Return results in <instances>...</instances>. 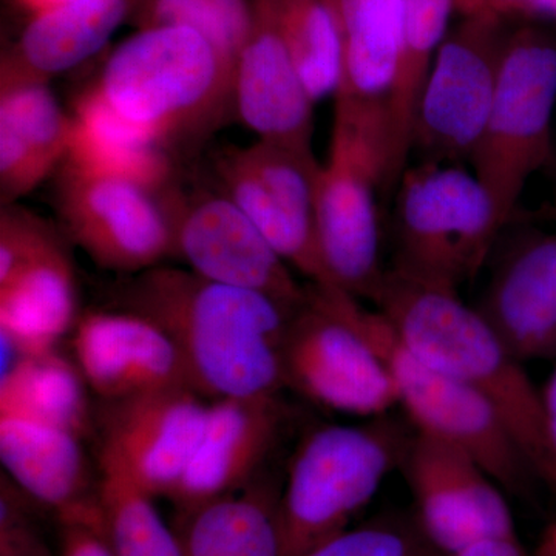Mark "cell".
I'll return each mask as SVG.
<instances>
[{"label": "cell", "instance_id": "obj_4", "mask_svg": "<svg viewBox=\"0 0 556 556\" xmlns=\"http://www.w3.org/2000/svg\"><path fill=\"white\" fill-rule=\"evenodd\" d=\"M383 417L317 427L302 439L278 495L285 556L303 555L346 530L402 466L412 437Z\"/></svg>", "mask_w": 556, "mask_h": 556}, {"label": "cell", "instance_id": "obj_16", "mask_svg": "<svg viewBox=\"0 0 556 556\" xmlns=\"http://www.w3.org/2000/svg\"><path fill=\"white\" fill-rule=\"evenodd\" d=\"M251 9L233 73V110L257 139L313 150L316 102L281 35L277 0H251Z\"/></svg>", "mask_w": 556, "mask_h": 556}, {"label": "cell", "instance_id": "obj_12", "mask_svg": "<svg viewBox=\"0 0 556 556\" xmlns=\"http://www.w3.org/2000/svg\"><path fill=\"white\" fill-rule=\"evenodd\" d=\"M56 208L65 233L101 268L134 276L172 257L161 193L130 179L80 169L64 161Z\"/></svg>", "mask_w": 556, "mask_h": 556}, {"label": "cell", "instance_id": "obj_3", "mask_svg": "<svg viewBox=\"0 0 556 556\" xmlns=\"http://www.w3.org/2000/svg\"><path fill=\"white\" fill-rule=\"evenodd\" d=\"M90 90L170 152L214 130L233 110L232 72L188 27L139 28L112 51Z\"/></svg>", "mask_w": 556, "mask_h": 556}, {"label": "cell", "instance_id": "obj_35", "mask_svg": "<svg viewBox=\"0 0 556 556\" xmlns=\"http://www.w3.org/2000/svg\"><path fill=\"white\" fill-rule=\"evenodd\" d=\"M61 526V556H115L110 548L101 518L80 519Z\"/></svg>", "mask_w": 556, "mask_h": 556}, {"label": "cell", "instance_id": "obj_17", "mask_svg": "<svg viewBox=\"0 0 556 556\" xmlns=\"http://www.w3.org/2000/svg\"><path fill=\"white\" fill-rule=\"evenodd\" d=\"M477 309L522 365L556 361V232L506 244Z\"/></svg>", "mask_w": 556, "mask_h": 556}, {"label": "cell", "instance_id": "obj_9", "mask_svg": "<svg viewBox=\"0 0 556 556\" xmlns=\"http://www.w3.org/2000/svg\"><path fill=\"white\" fill-rule=\"evenodd\" d=\"M490 11L460 14L428 75L413 127L420 161L470 164L484 134L510 25Z\"/></svg>", "mask_w": 556, "mask_h": 556}, {"label": "cell", "instance_id": "obj_22", "mask_svg": "<svg viewBox=\"0 0 556 556\" xmlns=\"http://www.w3.org/2000/svg\"><path fill=\"white\" fill-rule=\"evenodd\" d=\"M339 16L343 68L334 109L375 124L387 135L401 46V0H342Z\"/></svg>", "mask_w": 556, "mask_h": 556}, {"label": "cell", "instance_id": "obj_38", "mask_svg": "<svg viewBox=\"0 0 556 556\" xmlns=\"http://www.w3.org/2000/svg\"><path fill=\"white\" fill-rule=\"evenodd\" d=\"M444 556H529L515 533L490 535L471 541L466 546L442 554Z\"/></svg>", "mask_w": 556, "mask_h": 556}, {"label": "cell", "instance_id": "obj_10", "mask_svg": "<svg viewBox=\"0 0 556 556\" xmlns=\"http://www.w3.org/2000/svg\"><path fill=\"white\" fill-rule=\"evenodd\" d=\"M281 358L287 387L331 412L376 419L399 405L386 362L325 287L308 283V298L289 321Z\"/></svg>", "mask_w": 556, "mask_h": 556}, {"label": "cell", "instance_id": "obj_41", "mask_svg": "<svg viewBox=\"0 0 556 556\" xmlns=\"http://www.w3.org/2000/svg\"><path fill=\"white\" fill-rule=\"evenodd\" d=\"M540 17H547V20L554 22L556 36V0H540L538 2V20Z\"/></svg>", "mask_w": 556, "mask_h": 556}, {"label": "cell", "instance_id": "obj_24", "mask_svg": "<svg viewBox=\"0 0 556 556\" xmlns=\"http://www.w3.org/2000/svg\"><path fill=\"white\" fill-rule=\"evenodd\" d=\"M177 508L182 556H285L278 495L268 486L252 482Z\"/></svg>", "mask_w": 556, "mask_h": 556}, {"label": "cell", "instance_id": "obj_18", "mask_svg": "<svg viewBox=\"0 0 556 556\" xmlns=\"http://www.w3.org/2000/svg\"><path fill=\"white\" fill-rule=\"evenodd\" d=\"M278 396L208 401L206 426L185 477L169 497L185 507L254 482L280 433Z\"/></svg>", "mask_w": 556, "mask_h": 556}, {"label": "cell", "instance_id": "obj_42", "mask_svg": "<svg viewBox=\"0 0 556 556\" xmlns=\"http://www.w3.org/2000/svg\"><path fill=\"white\" fill-rule=\"evenodd\" d=\"M340 2H342V0H331L332 5H334L336 9H338V11H339Z\"/></svg>", "mask_w": 556, "mask_h": 556}, {"label": "cell", "instance_id": "obj_36", "mask_svg": "<svg viewBox=\"0 0 556 556\" xmlns=\"http://www.w3.org/2000/svg\"><path fill=\"white\" fill-rule=\"evenodd\" d=\"M543 409L544 442H546V473L543 481L556 492V367L540 388Z\"/></svg>", "mask_w": 556, "mask_h": 556}, {"label": "cell", "instance_id": "obj_5", "mask_svg": "<svg viewBox=\"0 0 556 556\" xmlns=\"http://www.w3.org/2000/svg\"><path fill=\"white\" fill-rule=\"evenodd\" d=\"M396 257L404 276L459 289L484 268L506 226L475 172L420 161L394 189Z\"/></svg>", "mask_w": 556, "mask_h": 556}, {"label": "cell", "instance_id": "obj_33", "mask_svg": "<svg viewBox=\"0 0 556 556\" xmlns=\"http://www.w3.org/2000/svg\"><path fill=\"white\" fill-rule=\"evenodd\" d=\"M56 229L27 208L10 204L0 211V281L60 243Z\"/></svg>", "mask_w": 556, "mask_h": 556}, {"label": "cell", "instance_id": "obj_23", "mask_svg": "<svg viewBox=\"0 0 556 556\" xmlns=\"http://www.w3.org/2000/svg\"><path fill=\"white\" fill-rule=\"evenodd\" d=\"M79 316L75 269L62 240L0 281V338L22 354L53 350Z\"/></svg>", "mask_w": 556, "mask_h": 556}, {"label": "cell", "instance_id": "obj_40", "mask_svg": "<svg viewBox=\"0 0 556 556\" xmlns=\"http://www.w3.org/2000/svg\"><path fill=\"white\" fill-rule=\"evenodd\" d=\"M75 2V0H20L22 7H25L33 14L43 13L58 9V7L67 5V3Z\"/></svg>", "mask_w": 556, "mask_h": 556}, {"label": "cell", "instance_id": "obj_34", "mask_svg": "<svg viewBox=\"0 0 556 556\" xmlns=\"http://www.w3.org/2000/svg\"><path fill=\"white\" fill-rule=\"evenodd\" d=\"M300 556H426L416 538L397 526L348 527Z\"/></svg>", "mask_w": 556, "mask_h": 556}, {"label": "cell", "instance_id": "obj_6", "mask_svg": "<svg viewBox=\"0 0 556 556\" xmlns=\"http://www.w3.org/2000/svg\"><path fill=\"white\" fill-rule=\"evenodd\" d=\"M555 105V33L522 21L508 31L495 98L470 163L506 228L527 181L556 169Z\"/></svg>", "mask_w": 556, "mask_h": 556}, {"label": "cell", "instance_id": "obj_37", "mask_svg": "<svg viewBox=\"0 0 556 556\" xmlns=\"http://www.w3.org/2000/svg\"><path fill=\"white\" fill-rule=\"evenodd\" d=\"M540 0H456L459 14L470 11H490L507 21H536Z\"/></svg>", "mask_w": 556, "mask_h": 556}, {"label": "cell", "instance_id": "obj_15", "mask_svg": "<svg viewBox=\"0 0 556 556\" xmlns=\"http://www.w3.org/2000/svg\"><path fill=\"white\" fill-rule=\"evenodd\" d=\"M72 351L73 361L98 401H118L166 388H192L185 361L169 336L130 311L80 314L72 331Z\"/></svg>", "mask_w": 556, "mask_h": 556}, {"label": "cell", "instance_id": "obj_30", "mask_svg": "<svg viewBox=\"0 0 556 556\" xmlns=\"http://www.w3.org/2000/svg\"><path fill=\"white\" fill-rule=\"evenodd\" d=\"M281 35L313 101L339 89L343 68V31L331 0H277Z\"/></svg>", "mask_w": 556, "mask_h": 556}, {"label": "cell", "instance_id": "obj_2", "mask_svg": "<svg viewBox=\"0 0 556 556\" xmlns=\"http://www.w3.org/2000/svg\"><path fill=\"white\" fill-rule=\"evenodd\" d=\"M372 303L420 361L489 399L535 471L546 473L540 388L477 308L457 289L387 269Z\"/></svg>", "mask_w": 556, "mask_h": 556}, {"label": "cell", "instance_id": "obj_43", "mask_svg": "<svg viewBox=\"0 0 556 556\" xmlns=\"http://www.w3.org/2000/svg\"><path fill=\"white\" fill-rule=\"evenodd\" d=\"M554 215H555V219H556V195H555V204H554Z\"/></svg>", "mask_w": 556, "mask_h": 556}, {"label": "cell", "instance_id": "obj_14", "mask_svg": "<svg viewBox=\"0 0 556 556\" xmlns=\"http://www.w3.org/2000/svg\"><path fill=\"white\" fill-rule=\"evenodd\" d=\"M208 401L189 387L98 401L94 426L152 495L169 497L185 477L206 426Z\"/></svg>", "mask_w": 556, "mask_h": 556}, {"label": "cell", "instance_id": "obj_28", "mask_svg": "<svg viewBox=\"0 0 556 556\" xmlns=\"http://www.w3.org/2000/svg\"><path fill=\"white\" fill-rule=\"evenodd\" d=\"M155 497L101 445L98 504L102 532L113 555L182 556L177 532L161 517Z\"/></svg>", "mask_w": 556, "mask_h": 556}, {"label": "cell", "instance_id": "obj_11", "mask_svg": "<svg viewBox=\"0 0 556 556\" xmlns=\"http://www.w3.org/2000/svg\"><path fill=\"white\" fill-rule=\"evenodd\" d=\"M172 232V257L188 269L229 287L262 292L292 309L308 298V285L270 247L232 200L219 190H182L177 182L161 193Z\"/></svg>", "mask_w": 556, "mask_h": 556}, {"label": "cell", "instance_id": "obj_25", "mask_svg": "<svg viewBox=\"0 0 556 556\" xmlns=\"http://www.w3.org/2000/svg\"><path fill=\"white\" fill-rule=\"evenodd\" d=\"M455 7L456 0H401L397 76L388 105L387 195L408 167L417 108Z\"/></svg>", "mask_w": 556, "mask_h": 556}, {"label": "cell", "instance_id": "obj_39", "mask_svg": "<svg viewBox=\"0 0 556 556\" xmlns=\"http://www.w3.org/2000/svg\"><path fill=\"white\" fill-rule=\"evenodd\" d=\"M535 556H556V521L548 525L541 533Z\"/></svg>", "mask_w": 556, "mask_h": 556}, {"label": "cell", "instance_id": "obj_29", "mask_svg": "<svg viewBox=\"0 0 556 556\" xmlns=\"http://www.w3.org/2000/svg\"><path fill=\"white\" fill-rule=\"evenodd\" d=\"M212 167L219 192L244 212L291 269L308 278L309 283L331 287L317 241L300 230L277 206L268 190L241 159L239 146L219 150L212 160Z\"/></svg>", "mask_w": 556, "mask_h": 556}, {"label": "cell", "instance_id": "obj_13", "mask_svg": "<svg viewBox=\"0 0 556 556\" xmlns=\"http://www.w3.org/2000/svg\"><path fill=\"white\" fill-rule=\"evenodd\" d=\"M419 525L442 554L490 535L515 533L500 484L467 452L427 434H413L402 466Z\"/></svg>", "mask_w": 556, "mask_h": 556}, {"label": "cell", "instance_id": "obj_19", "mask_svg": "<svg viewBox=\"0 0 556 556\" xmlns=\"http://www.w3.org/2000/svg\"><path fill=\"white\" fill-rule=\"evenodd\" d=\"M78 434L14 415H0V460L7 475L56 521L101 517L98 475Z\"/></svg>", "mask_w": 556, "mask_h": 556}, {"label": "cell", "instance_id": "obj_31", "mask_svg": "<svg viewBox=\"0 0 556 556\" xmlns=\"http://www.w3.org/2000/svg\"><path fill=\"white\" fill-rule=\"evenodd\" d=\"M251 0H142L134 22L139 28L188 27L215 47L236 73L251 28Z\"/></svg>", "mask_w": 556, "mask_h": 556}, {"label": "cell", "instance_id": "obj_1", "mask_svg": "<svg viewBox=\"0 0 556 556\" xmlns=\"http://www.w3.org/2000/svg\"><path fill=\"white\" fill-rule=\"evenodd\" d=\"M115 308L146 317L177 346L190 386L207 401L278 396L283 340L298 309L192 270L155 266L124 276Z\"/></svg>", "mask_w": 556, "mask_h": 556}, {"label": "cell", "instance_id": "obj_32", "mask_svg": "<svg viewBox=\"0 0 556 556\" xmlns=\"http://www.w3.org/2000/svg\"><path fill=\"white\" fill-rule=\"evenodd\" d=\"M46 510L7 475L0 478V556H53L40 525Z\"/></svg>", "mask_w": 556, "mask_h": 556}, {"label": "cell", "instance_id": "obj_26", "mask_svg": "<svg viewBox=\"0 0 556 556\" xmlns=\"http://www.w3.org/2000/svg\"><path fill=\"white\" fill-rule=\"evenodd\" d=\"M72 115L67 163L130 179L156 192L174 185L170 150L112 112L93 91L80 94Z\"/></svg>", "mask_w": 556, "mask_h": 556}, {"label": "cell", "instance_id": "obj_21", "mask_svg": "<svg viewBox=\"0 0 556 556\" xmlns=\"http://www.w3.org/2000/svg\"><path fill=\"white\" fill-rule=\"evenodd\" d=\"M73 115L49 84L0 90V201L16 204L60 170L68 155Z\"/></svg>", "mask_w": 556, "mask_h": 556}, {"label": "cell", "instance_id": "obj_20", "mask_svg": "<svg viewBox=\"0 0 556 556\" xmlns=\"http://www.w3.org/2000/svg\"><path fill=\"white\" fill-rule=\"evenodd\" d=\"M142 0H75L33 14L20 39L3 51L0 90L49 84L102 50Z\"/></svg>", "mask_w": 556, "mask_h": 556}, {"label": "cell", "instance_id": "obj_27", "mask_svg": "<svg viewBox=\"0 0 556 556\" xmlns=\"http://www.w3.org/2000/svg\"><path fill=\"white\" fill-rule=\"evenodd\" d=\"M90 388L75 361L56 348L22 354L0 380V415L50 424L86 437L94 426Z\"/></svg>", "mask_w": 556, "mask_h": 556}, {"label": "cell", "instance_id": "obj_8", "mask_svg": "<svg viewBox=\"0 0 556 556\" xmlns=\"http://www.w3.org/2000/svg\"><path fill=\"white\" fill-rule=\"evenodd\" d=\"M387 138L334 110L328 159L317 182L318 251L331 287L372 302L387 269L378 197L386 195Z\"/></svg>", "mask_w": 556, "mask_h": 556}, {"label": "cell", "instance_id": "obj_7", "mask_svg": "<svg viewBox=\"0 0 556 556\" xmlns=\"http://www.w3.org/2000/svg\"><path fill=\"white\" fill-rule=\"evenodd\" d=\"M340 313L386 362L417 433L456 445L507 490L525 486L535 475L495 405L479 391L420 361L401 342L378 309L339 288L325 287Z\"/></svg>", "mask_w": 556, "mask_h": 556}]
</instances>
